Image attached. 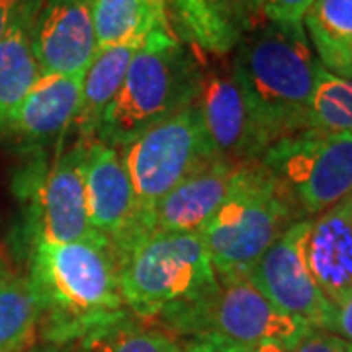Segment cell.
<instances>
[{
	"label": "cell",
	"instance_id": "obj_1",
	"mask_svg": "<svg viewBox=\"0 0 352 352\" xmlns=\"http://www.w3.org/2000/svg\"><path fill=\"white\" fill-rule=\"evenodd\" d=\"M30 286L39 305V340H87L129 317L120 289V268L106 239L34 241Z\"/></svg>",
	"mask_w": 352,
	"mask_h": 352
},
{
	"label": "cell",
	"instance_id": "obj_20",
	"mask_svg": "<svg viewBox=\"0 0 352 352\" xmlns=\"http://www.w3.org/2000/svg\"><path fill=\"white\" fill-rule=\"evenodd\" d=\"M303 30L323 69L352 76V0H314Z\"/></svg>",
	"mask_w": 352,
	"mask_h": 352
},
{
	"label": "cell",
	"instance_id": "obj_3",
	"mask_svg": "<svg viewBox=\"0 0 352 352\" xmlns=\"http://www.w3.org/2000/svg\"><path fill=\"white\" fill-rule=\"evenodd\" d=\"M118 268L127 311L161 329L217 289V274L198 231H153L118 254Z\"/></svg>",
	"mask_w": 352,
	"mask_h": 352
},
{
	"label": "cell",
	"instance_id": "obj_4",
	"mask_svg": "<svg viewBox=\"0 0 352 352\" xmlns=\"http://www.w3.org/2000/svg\"><path fill=\"white\" fill-rule=\"evenodd\" d=\"M204 65L175 30L155 32L135 51L124 85L102 116L96 139L120 149L153 124L194 106Z\"/></svg>",
	"mask_w": 352,
	"mask_h": 352
},
{
	"label": "cell",
	"instance_id": "obj_14",
	"mask_svg": "<svg viewBox=\"0 0 352 352\" xmlns=\"http://www.w3.org/2000/svg\"><path fill=\"white\" fill-rule=\"evenodd\" d=\"M82 75H39L2 135L20 141L30 153L61 149L75 124Z\"/></svg>",
	"mask_w": 352,
	"mask_h": 352
},
{
	"label": "cell",
	"instance_id": "obj_6",
	"mask_svg": "<svg viewBox=\"0 0 352 352\" xmlns=\"http://www.w3.org/2000/svg\"><path fill=\"white\" fill-rule=\"evenodd\" d=\"M118 153L141 210L151 217L155 206L176 184L219 159L196 104L153 124Z\"/></svg>",
	"mask_w": 352,
	"mask_h": 352
},
{
	"label": "cell",
	"instance_id": "obj_25",
	"mask_svg": "<svg viewBox=\"0 0 352 352\" xmlns=\"http://www.w3.org/2000/svg\"><path fill=\"white\" fill-rule=\"evenodd\" d=\"M314 0H261L264 20L280 24H303V16Z\"/></svg>",
	"mask_w": 352,
	"mask_h": 352
},
{
	"label": "cell",
	"instance_id": "obj_24",
	"mask_svg": "<svg viewBox=\"0 0 352 352\" xmlns=\"http://www.w3.org/2000/svg\"><path fill=\"white\" fill-rule=\"evenodd\" d=\"M217 22L239 41L247 32L264 22L261 0H206Z\"/></svg>",
	"mask_w": 352,
	"mask_h": 352
},
{
	"label": "cell",
	"instance_id": "obj_26",
	"mask_svg": "<svg viewBox=\"0 0 352 352\" xmlns=\"http://www.w3.org/2000/svg\"><path fill=\"white\" fill-rule=\"evenodd\" d=\"M292 352H352V344L321 329H309Z\"/></svg>",
	"mask_w": 352,
	"mask_h": 352
},
{
	"label": "cell",
	"instance_id": "obj_16",
	"mask_svg": "<svg viewBox=\"0 0 352 352\" xmlns=\"http://www.w3.org/2000/svg\"><path fill=\"white\" fill-rule=\"evenodd\" d=\"M239 164L215 159L176 184L153 210V229L164 233H194L210 221L226 200Z\"/></svg>",
	"mask_w": 352,
	"mask_h": 352
},
{
	"label": "cell",
	"instance_id": "obj_21",
	"mask_svg": "<svg viewBox=\"0 0 352 352\" xmlns=\"http://www.w3.org/2000/svg\"><path fill=\"white\" fill-rule=\"evenodd\" d=\"M39 305L28 276L0 268V352H25L36 344Z\"/></svg>",
	"mask_w": 352,
	"mask_h": 352
},
{
	"label": "cell",
	"instance_id": "obj_15",
	"mask_svg": "<svg viewBox=\"0 0 352 352\" xmlns=\"http://www.w3.org/2000/svg\"><path fill=\"white\" fill-rule=\"evenodd\" d=\"M305 258L317 286L333 305L352 296V194L311 217Z\"/></svg>",
	"mask_w": 352,
	"mask_h": 352
},
{
	"label": "cell",
	"instance_id": "obj_29",
	"mask_svg": "<svg viewBox=\"0 0 352 352\" xmlns=\"http://www.w3.org/2000/svg\"><path fill=\"white\" fill-rule=\"evenodd\" d=\"M25 352H87V340H67V342L39 340Z\"/></svg>",
	"mask_w": 352,
	"mask_h": 352
},
{
	"label": "cell",
	"instance_id": "obj_31",
	"mask_svg": "<svg viewBox=\"0 0 352 352\" xmlns=\"http://www.w3.org/2000/svg\"><path fill=\"white\" fill-rule=\"evenodd\" d=\"M243 352H292V349L282 344V342L266 340V342H258V344L249 346V349H243Z\"/></svg>",
	"mask_w": 352,
	"mask_h": 352
},
{
	"label": "cell",
	"instance_id": "obj_28",
	"mask_svg": "<svg viewBox=\"0 0 352 352\" xmlns=\"http://www.w3.org/2000/svg\"><path fill=\"white\" fill-rule=\"evenodd\" d=\"M329 333L352 344V296L335 305Z\"/></svg>",
	"mask_w": 352,
	"mask_h": 352
},
{
	"label": "cell",
	"instance_id": "obj_10",
	"mask_svg": "<svg viewBox=\"0 0 352 352\" xmlns=\"http://www.w3.org/2000/svg\"><path fill=\"white\" fill-rule=\"evenodd\" d=\"M82 178L90 226L112 245L116 256L155 231L153 217L139 206L118 149L98 139L88 141Z\"/></svg>",
	"mask_w": 352,
	"mask_h": 352
},
{
	"label": "cell",
	"instance_id": "obj_23",
	"mask_svg": "<svg viewBox=\"0 0 352 352\" xmlns=\"http://www.w3.org/2000/svg\"><path fill=\"white\" fill-rule=\"evenodd\" d=\"M87 352H184L180 340L157 325L126 317L87 339Z\"/></svg>",
	"mask_w": 352,
	"mask_h": 352
},
{
	"label": "cell",
	"instance_id": "obj_18",
	"mask_svg": "<svg viewBox=\"0 0 352 352\" xmlns=\"http://www.w3.org/2000/svg\"><path fill=\"white\" fill-rule=\"evenodd\" d=\"M143 41H127L96 51L92 63L88 65L82 75L78 112H76L75 124L71 127L75 131V139L82 143L96 139L102 116L118 96L129 63Z\"/></svg>",
	"mask_w": 352,
	"mask_h": 352
},
{
	"label": "cell",
	"instance_id": "obj_11",
	"mask_svg": "<svg viewBox=\"0 0 352 352\" xmlns=\"http://www.w3.org/2000/svg\"><path fill=\"white\" fill-rule=\"evenodd\" d=\"M87 143L75 139L57 149L51 164L39 166L34 188V241L76 243L98 239L88 219L82 161ZM104 239V237H102Z\"/></svg>",
	"mask_w": 352,
	"mask_h": 352
},
{
	"label": "cell",
	"instance_id": "obj_13",
	"mask_svg": "<svg viewBox=\"0 0 352 352\" xmlns=\"http://www.w3.org/2000/svg\"><path fill=\"white\" fill-rule=\"evenodd\" d=\"M96 51L92 0H43L34 25L41 75H85Z\"/></svg>",
	"mask_w": 352,
	"mask_h": 352
},
{
	"label": "cell",
	"instance_id": "obj_30",
	"mask_svg": "<svg viewBox=\"0 0 352 352\" xmlns=\"http://www.w3.org/2000/svg\"><path fill=\"white\" fill-rule=\"evenodd\" d=\"M24 0H0V39L4 38L8 25L14 20V16L18 12L20 4Z\"/></svg>",
	"mask_w": 352,
	"mask_h": 352
},
{
	"label": "cell",
	"instance_id": "obj_22",
	"mask_svg": "<svg viewBox=\"0 0 352 352\" xmlns=\"http://www.w3.org/2000/svg\"><path fill=\"white\" fill-rule=\"evenodd\" d=\"M309 127L352 133V76H337L319 65L309 104Z\"/></svg>",
	"mask_w": 352,
	"mask_h": 352
},
{
	"label": "cell",
	"instance_id": "obj_17",
	"mask_svg": "<svg viewBox=\"0 0 352 352\" xmlns=\"http://www.w3.org/2000/svg\"><path fill=\"white\" fill-rule=\"evenodd\" d=\"M43 0H24L0 39V133L39 78L34 25Z\"/></svg>",
	"mask_w": 352,
	"mask_h": 352
},
{
	"label": "cell",
	"instance_id": "obj_19",
	"mask_svg": "<svg viewBox=\"0 0 352 352\" xmlns=\"http://www.w3.org/2000/svg\"><path fill=\"white\" fill-rule=\"evenodd\" d=\"M92 20L98 50L175 30L164 0H92Z\"/></svg>",
	"mask_w": 352,
	"mask_h": 352
},
{
	"label": "cell",
	"instance_id": "obj_7",
	"mask_svg": "<svg viewBox=\"0 0 352 352\" xmlns=\"http://www.w3.org/2000/svg\"><path fill=\"white\" fill-rule=\"evenodd\" d=\"M309 329L268 302L247 272H219L214 296L180 315L164 331L176 339L215 335L241 349L266 340L294 349Z\"/></svg>",
	"mask_w": 352,
	"mask_h": 352
},
{
	"label": "cell",
	"instance_id": "obj_12",
	"mask_svg": "<svg viewBox=\"0 0 352 352\" xmlns=\"http://www.w3.org/2000/svg\"><path fill=\"white\" fill-rule=\"evenodd\" d=\"M196 106L215 151L227 163L261 161L272 145L231 71H204Z\"/></svg>",
	"mask_w": 352,
	"mask_h": 352
},
{
	"label": "cell",
	"instance_id": "obj_2",
	"mask_svg": "<svg viewBox=\"0 0 352 352\" xmlns=\"http://www.w3.org/2000/svg\"><path fill=\"white\" fill-rule=\"evenodd\" d=\"M317 69L303 24L270 20L239 39L229 67L272 143L309 127Z\"/></svg>",
	"mask_w": 352,
	"mask_h": 352
},
{
	"label": "cell",
	"instance_id": "obj_8",
	"mask_svg": "<svg viewBox=\"0 0 352 352\" xmlns=\"http://www.w3.org/2000/svg\"><path fill=\"white\" fill-rule=\"evenodd\" d=\"M261 163L307 219L352 194V133L307 127L272 143Z\"/></svg>",
	"mask_w": 352,
	"mask_h": 352
},
{
	"label": "cell",
	"instance_id": "obj_9",
	"mask_svg": "<svg viewBox=\"0 0 352 352\" xmlns=\"http://www.w3.org/2000/svg\"><path fill=\"white\" fill-rule=\"evenodd\" d=\"M309 223L311 217L292 223L252 264L247 274L264 298L280 311L329 333L335 305L317 286L307 266L305 239Z\"/></svg>",
	"mask_w": 352,
	"mask_h": 352
},
{
	"label": "cell",
	"instance_id": "obj_5",
	"mask_svg": "<svg viewBox=\"0 0 352 352\" xmlns=\"http://www.w3.org/2000/svg\"><path fill=\"white\" fill-rule=\"evenodd\" d=\"M303 217L288 190L261 161L235 168L226 200L200 237L212 258L215 274L249 272L264 251Z\"/></svg>",
	"mask_w": 352,
	"mask_h": 352
},
{
	"label": "cell",
	"instance_id": "obj_27",
	"mask_svg": "<svg viewBox=\"0 0 352 352\" xmlns=\"http://www.w3.org/2000/svg\"><path fill=\"white\" fill-rule=\"evenodd\" d=\"M178 340L184 352H243V349L233 344L231 340L215 335H198V337H186Z\"/></svg>",
	"mask_w": 352,
	"mask_h": 352
}]
</instances>
